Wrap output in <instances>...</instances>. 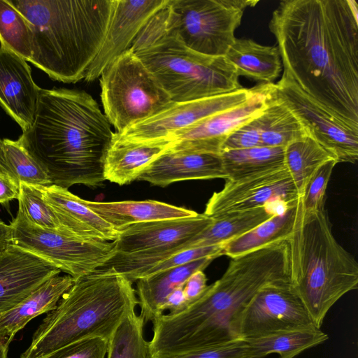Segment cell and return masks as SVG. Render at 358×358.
<instances>
[{
    "label": "cell",
    "mask_w": 358,
    "mask_h": 358,
    "mask_svg": "<svg viewBox=\"0 0 358 358\" xmlns=\"http://www.w3.org/2000/svg\"><path fill=\"white\" fill-rule=\"evenodd\" d=\"M224 57L236 68L238 76L273 83L282 65L277 46L259 44L252 39L236 38Z\"/></svg>",
    "instance_id": "obj_25"
},
{
    "label": "cell",
    "mask_w": 358,
    "mask_h": 358,
    "mask_svg": "<svg viewBox=\"0 0 358 358\" xmlns=\"http://www.w3.org/2000/svg\"><path fill=\"white\" fill-rule=\"evenodd\" d=\"M84 203L115 229L155 220L196 216V212L155 200L96 202L83 199Z\"/></svg>",
    "instance_id": "obj_24"
},
{
    "label": "cell",
    "mask_w": 358,
    "mask_h": 358,
    "mask_svg": "<svg viewBox=\"0 0 358 358\" xmlns=\"http://www.w3.org/2000/svg\"><path fill=\"white\" fill-rule=\"evenodd\" d=\"M9 346L0 340V358H8V351Z\"/></svg>",
    "instance_id": "obj_45"
},
{
    "label": "cell",
    "mask_w": 358,
    "mask_h": 358,
    "mask_svg": "<svg viewBox=\"0 0 358 358\" xmlns=\"http://www.w3.org/2000/svg\"><path fill=\"white\" fill-rule=\"evenodd\" d=\"M96 101L84 91L41 89L31 127L17 139L52 185L103 186L114 133Z\"/></svg>",
    "instance_id": "obj_3"
},
{
    "label": "cell",
    "mask_w": 358,
    "mask_h": 358,
    "mask_svg": "<svg viewBox=\"0 0 358 358\" xmlns=\"http://www.w3.org/2000/svg\"><path fill=\"white\" fill-rule=\"evenodd\" d=\"M258 1L168 0L150 22L187 48L210 57H224L234 43L243 12Z\"/></svg>",
    "instance_id": "obj_8"
},
{
    "label": "cell",
    "mask_w": 358,
    "mask_h": 358,
    "mask_svg": "<svg viewBox=\"0 0 358 358\" xmlns=\"http://www.w3.org/2000/svg\"><path fill=\"white\" fill-rule=\"evenodd\" d=\"M160 358H250L244 339L236 338L220 344Z\"/></svg>",
    "instance_id": "obj_39"
},
{
    "label": "cell",
    "mask_w": 358,
    "mask_h": 358,
    "mask_svg": "<svg viewBox=\"0 0 358 358\" xmlns=\"http://www.w3.org/2000/svg\"><path fill=\"white\" fill-rule=\"evenodd\" d=\"M207 287V278L203 271H197L192 273L183 286L187 306L200 298Z\"/></svg>",
    "instance_id": "obj_41"
},
{
    "label": "cell",
    "mask_w": 358,
    "mask_h": 358,
    "mask_svg": "<svg viewBox=\"0 0 358 358\" xmlns=\"http://www.w3.org/2000/svg\"><path fill=\"white\" fill-rule=\"evenodd\" d=\"M10 224H6L0 219V255L10 243Z\"/></svg>",
    "instance_id": "obj_44"
},
{
    "label": "cell",
    "mask_w": 358,
    "mask_h": 358,
    "mask_svg": "<svg viewBox=\"0 0 358 358\" xmlns=\"http://www.w3.org/2000/svg\"><path fill=\"white\" fill-rule=\"evenodd\" d=\"M183 285L174 289L166 298L162 312L169 310V314H176L185 310L187 305L184 294Z\"/></svg>",
    "instance_id": "obj_43"
},
{
    "label": "cell",
    "mask_w": 358,
    "mask_h": 358,
    "mask_svg": "<svg viewBox=\"0 0 358 358\" xmlns=\"http://www.w3.org/2000/svg\"><path fill=\"white\" fill-rule=\"evenodd\" d=\"M0 44L27 62L32 57L29 22L9 0H0Z\"/></svg>",
    "instance_id": "obj_33"
},
{
    "label": "cell",
    "mask_w": 358,
    "mask_h": 358,
    "mask_svg": "<svg viewBox=\"0 0 358 358\" xmlns=\"http://www.w3.org/2000/svg\"><path fill=\"white\" fill-rule=\"evenodd\" d=\"M358 10L352 0H284L268 24L282 76L358 129Z\"/></svg>",
    "instance_id": "obj_1"
},
{
    "label": "cell",
    "mask_w": 358,
    "mask_h": 358,
    "mask_svg": "<svg viewBox=\"0 0 358 358\" xmlns=\"http://www.w3.org/2000/svg\"><path fill=\"white\" fill-rule=\"evenodd\" d=\"M145 324L136 312L127 316L108 339L107 358H150L149 341L143 334Z\"/></svg>",
    "instance_id": "obj_34"
},
{
    "label": "cell",
    "mask_w": 358,
    "mask_h": 358,
    "mask_svg": "<svg viewBox=\"0 0 358 358\" xmlns=\"http://www.w3.org/2000/svg\"><path fill=\"white\" fill-rule=\"evenodd\" d=\"M108 340L91 337L68 344L45 358H105Z\"/></svg>",
    "instance_id": "obj_38"
},
{
    "label": "cell",
    "mask_w": 358,
    "mask_h": 358,
    "mask_svg": "<svg viewBox=\"0 0 358 358\" xmlns=\"http://www.w3.org/2000/svg\"><path fill=\"white\" fill-rule=\"evenodd\" d=\"M100 85L105 115L117 133L155 115L173 103L130 48L103 71Z\"/></svg>",
    "instance_id": "obj_9"
},
{
    "label": "cell",
    "mask_w": 358,
    "mask_h": 358,
    "mask_svg": "<svg viewBox=\"0 0 358 358\" xmlns=\"http://www.w3.org/2000/svg\"><path fill=\"white\" fill-rule=\"evenodd\" d=\"M171 145L167 140L133 141L114 133L104 164L106 180L119 185L131 183Z\"/></svg>",
    "instance_id": "obj_21"
},
{
    "label": "cell",
    "mask_w": 358,
    "mask_h": 358,
    "mask_svg": "<svg viewBox=\"0 0 358 358\" xmlns=\"http://www.w3.org/2000/svg\"><path fill=\"white\" fill-rule=\"evenodd\" d=\"M276 96L294 112L308 135L318 142L337 163L355 164L358 159V129L303 92L282 76L275 84Z\"/></svg>",
    "instance_id": "obj_11"
},
{
    "label": "cell",
    "mask_w": 358,
    "mask_h": 358,
    "mask_svg": "<svg viewBox=\"0 0 358 358\" xmlns=\"http://www.w3.org/2000/svg\"><path fill=\"white\" fill-rule=\"evenodd\" d=\"M0 169L20 183L33 186L52 185L44 169L18 140L0 139Z\"/></svg>",
    "instance_id": "obj_32"
},
{
    "label": "cell",
    "mask_w": 358,
    "mask_h": 358,
    "mask_svg": "<svg viewBox=\"0 0 358 358\" xmlns=\"http://www.w3.org/2000/svg\"><path fill=\"white\" fill-rule=\"evenodd\" d=\"M19 194L20 182L0 169V203L6 204L13 199H17Z\"/></svg>",
    "instance_id": "obj_42"
},
{
    "label": "cell",
    "mask_w": 358,
    "mask_h": 358,
    "mask_svg": "<svg viewBox=\"0 0 358 358\" xmlns=\"http://www.w3.org/2000/svg\"><path fill=\"white\" fill-rule=\"evenodd\" d=\"M275 96L274 83L256 85L243 103L212 115L175 134L170 149L220 154L226 139L238 127L262 113Z\"/></svg>",
    "instance_id": "obj_14"
},
{
    "label": "cell",
    "mask_w": 358,
    "mask_h": 358,
    "mask_svg": "<svg viewBox=\"0 0 358 358\" xmlns=\"http://www.w3.org/2000/svg\"><path fill=\"white\" fill-rule=\"evenodd\" d=\"M259 121L262 146L285 148L309 136L298 116L276 93L259 115Z\"/></svg>",
    "instance_id": "obj_28"
},
{
    "label": "cell",
    "mask_w": 358,
    "mask_h": 358,
    "mask_svg": "<svg viewBox=\"0 0 358 358\" xmlns=\"http://www.w3.org/2000/svg\"><path fill=\"white\" fill-rule=\"evenodd\" d=\"M285 165L301 198L313 174L324 163L335 159L310 136L296 140L285 148ZM336 160V159H335Z\"/></svg>",
    "instance_id": "obj_31"
},
{
    "label": "cell",
    "mask_w": 358,
    "mask_h": 358,
    "mask_svg": "<svg viewBox=\"0 0 358 358\" xmlns=\"http://www.w3.org/2000/svg\"><path fill=\"white\" fill-rule=\"evenodd\" d=\"M222 255H224L222 245L184 250L172 255L166 259L150 266L142 272L138 277L137 280L162 271L184 265L196 259L205 257H213L215 259Z\"/></svg>",
    "instance_id": "obj_37"
},
{
    "label": "cell",
    "mask_w": 358,
    "mask_h": 358,
    "mask_svg": "<svg viewBox=\"0 0 358 358\" xmlns=\"http://www.w3.org/2000/svg\"><path fill=\"white\" fill-rule=\"evenodd\" d=\"M168 0H113L110 23L101 48L85 76L92 82L114 59L128 50L141 29Z\"/></svg>",
    "instance_id": "obj_16"
},
{
    "label": "cell",
    "mask_w": 358,
    "mask_h": 358,
    "mask_svg": "<svg viewBox=\"0 0 358 358\" xmlns=\"http://www.w3.org/2000/svg\"><path fill=\"white\" fill-rule=\"evenodd\" d=\"M214 259L213 257L196 259L137 280L136 293L141 309L140 315L145 323L152 322L164 314L162 307L168 296L177 287L183 285L192 273L203 271Z\"/></svg>",
    "instance_id": "obj_23"
},
{
    "label": "cell",
    "mask_w": 358,
    "mask_h": 358,
    "mask_svg": "<svg viewBox=\"0 0 358 358\" xmlns=\"http://www.w3.org/2000/svg\"><path fill=\"white\" fill-rule=\"evenodd\" d=\"M129 48L173 102L200 99L243 87L236 68L224 57L195 52L164 34L150 20Z\"/></svg>",
    "instance_id": "obj_7"
},
{
    "label": "cell",
    "mask_w": 358,
    "mask_h": 358,
    "mask_svg": "<svg viewBox=\"0 0 358 358\" xmlns=\"http://www.w3.org/2000/svg\"><path fill=\"white\" fill-rule=\"evenodd\" d=\"M10 226V243L47 261L74 280L95 271L114 253L113 242L82 239L44 229L19 211Z\"/></svg>",
    "instance_id": "obj_10"
},
{
    "label": "cell",
    "mask_w": 358,
    "mask_h": 358,
    "mask_svg": "<svg viewBox=\"0 0 358 358\" xmlns=\"http://www.w3.org/2000/svg\"><path fill=\"white\" fill-rule=\"evenodd\" d=\"M69 275L49 278L14 308L0 316V340L7 345L32 319L54 310L63 294L73 284Z\"/></svg>",
    "instance_id": "obj_22"
},
{
    "label": "cell",
    "mask_w": 358,
    "mask_h": 358,
    "mask_svg": "<svg viewBox=\"0 0 358 358\" xmlns=\"http://www.w3.org/2000/svg\"><path fill=\"white\" fill-rule=\"evenodd\" d=\"M213 178L227 179L220 154L169 148L150 164L137 180L164 187L182 180Z\"/></svg>",
    "instance_id": "obj_19"
},
{
    "label": "cell",
    "mask_w": 358,
    "mask_h": 358,
    "mask_svg": "<svg viewBox=\"0 0 358 358\" xmlns=\"http://www.w3.org/2000/svg\"><path fill=\"white\" fill-rule=\"evenodd\" d=\"M17 200L18 211L31 223L65 234L52 208L44 200L40 186L20 182Z\"/></svg>",
    "instance_id": "obj_35"
},
{
    "label": "cell",
    "mask_w": 358,
    "mask_h": 358,
    "mask_svg": "<svg viewBox=\"0 0 358 358\" xmlns=\"http://www.w3.org/2000/svg\"><path fill=\"white\" fill-rule=\"evenodd\" d=\"M255 90L256 86L252 88L242 87L213 96L173 102L155 115L117 134L122 138L133 141H169L178 131L212 115L243 103L252 96Z\"/></svg>",
    "instance_id": "obj_13"
},
{
    "label": "cell",
    "mask_w": 358,
    "mask_h": 358,
    "mask_svg": "<svg viewBox=\"0 0 358 358\" xmlns=\"http://www.w3.org/2000/svg\"><path fill=\"white\" fill-rule=\"evenodd\" d=\"M132 283L121 274L100 268L74 280L56 308L47 313L20 358H45L87 338L108 340L138 305Z\"/></svg>",
    "instance_id": "obj_5"
},
{
    "label": "cell",
    "mask_w": 358,
    "mask_h": 358,
    "mask_svg": "<svg viewBox=\"0 0 358 358\" xmlns=\"http://www.w3.org/2000/svg\"><path fill=\"white\" fill-rule=\"evenodd\" d=\"M337 162L331 159L324 163L313 174L306 184L301 199L303 216L324 210V196L333 169Z\"/></svg>",
    "instance_id": "obj_36"
},
{
    "label": "cell",
    "mask_w": 358,
    "mask_h": 358,
    "mask_svg": "<svg viewBox=\"0 0 358 358\" xmlns=\"http://www.w3.org/2000/svg\"><path fill=\"white\" fill-rule=\"evenodd\" d=\"M284 150L258 146L221 152L226 180H237L284 167Z\"/></svg>",
    "instance_id": "obj_30"
},
{
    "label": "cell",
    "mask_w": 358,
    "mask_h": 358,
    "mask_svg": "<svg viewBox=\"0 0 358 358\" xmlns=\"http://www.w3.org/2000/svg\"></svg>",
    "instance_id": "obj_46"
},
{
    "label": "cell",
    "mask_w": 358,
    "mask_h": 358,
    "mask_svg": "<svg viewBox=\"0 0 358 358\" xmlns=\"http://www.w3.org/2000/svg\"><path fill=\"white\" fill-rule=\"evenodd\" d=\"M328 338L327 334L313 327L244 340L250 358H264L271 354H278L280 358H294L306 350L323 343Z\"/></svg>",
    "instance_id": "obj_27"
},
{
    "label": "cell",
    "mask_w": 358,
    "mask_h": 358,
    "mask_svg": "<svg viewBox=\"0 0 358 358\" xmlns=\"http://www.w3.org/2000/svg\"><path fill=\"white\" fill-rule=\"evenodd\" d=\"M275 215L271 206L232 213L213 219L212 224L195 237L191 248L222 245L255 228Z\"/></svg>",
    "instance_id": "obj_29"
},
{
    "label": "cell",
    "mask_w": 358,
    "mask_h": 358,
    "mask_svg": "<svg viewBox=\"0 0 358 358\" xmlns=\"http://www.w3.org/2000/svg\"><path fill=\"white\" fill-rule=\"evenodd\" d=\"M289 282L288 245L280 241L231 258L222 276L196 301L152 323L150 357L192 351L238 338V317L254 295L271 284Z\"/></svg>",
    "instance_id": "obj_2"
},
{
    "label": "cell",
    "mask_w": 358,
    "mask_h": 358,
    "mask_svg": "<svg viewBox=\"0 0 358 358\" xmlns=\"http://www.w3.org/2000/svg\"><path fill=\"white\" fill-rule=\"evenodd\" d=\"M41 90L27 61L0 46V105L22 132L33 123Z\"/></svg>",
    "instance_id": "obj_18"
},
{
    "label": "cell",
    "mask_w": 358,
    "mask_h": 358,
    "mask_svg": "<svg viewBox=\"0 0 358 358\" xmlns=\"http://www.w3.org/2000/svg\"><path fill=\"white\" fill-rule=\"evenodd\" d=\"M291 176L284 167L237 180H226L213 194L203 214L212 219L265 206L275 201L292 203L299 199Z\"/></svg>",
    "instance_id": "obj_15"
},
{
    "label": "cell",
    "mask_w": 358,
    "mask_h": 358,
    "mask_svg": "<svg viewBox=\"0 0 358 358\" xmlns=\"http://www.w3.org/2000/svg\"><path fill=\"white\" fill-rule=\"evenodd\" d=\"M317 327L289 282L259 290L240 313L236 334L254 338L295 329Z\"/></svg>",
    "instance_id": "obj_12"
},
{
    "label": "cell",
    "mask_w": 358,
    "mask_h": 358,
    "mask_svg": "<svg viewBox=\"0 0 358 358\" xmlns=\"http://www.w3.org/2000/svg\"><path fill=\"white\" fill-rule=\"evenodd\" d=\"M259 115L236 129L223 143L221 152L262 146Z\"/></svg>",
    "instance_id": "obj_40"
},
{
    "label": "cell",
    "mask_w": 358,
    "mask_h": 358,
    "mask_svg": "<svg viewBox=\"0 0 358 358\" xmlns=\"http://www.w3.org/2000/svg\"><path fill=\"white\" fill-rule=\"evenodd\" d=\"M32 34L29 62L52 80L76 83L99 53L113 0H9Z\"/></svg>",
    "instance_id": "obj_4"
},
{
    "label": "cell",
    "mask_w": 358,
    "mask_h": 358,
    "mask_svg": "<svg viewBox=\"0 0 358 358\" xmlns=\"http://www.w3.org/2000/svg\"><path fill=\"white\" fill-rule=\"evenodd\" d=\"M60 271L12 243L0 255V316Z\"/></svg>",
    "instance_id": "obj_17"
},
{
    "label": "cell",
    "mask_w": 358,
    "mask_h": 358,
    "mask_svg": "<svg viewBox=\"0 0 358 358\" xmlns=\"http://www.w3.org/2000/svg\"><path fill=\"white\" fill-rule=\"evenodd\" d=\"M40 187L44 200L52 208L66 234L108 242L119 236L120 231L90 209L83 199L55 185Z\"/></svg>",
    "instance_id": "obj_20"
},
{
    "label": "cell",
    "mask_w": 358,
    "mask_h": 358,
    "mask_svg": "<svg viewBox=\"0 0 358 358\" xmlns=\"http://www.w3.org/2000/svg\"><path fill=\"white\" fill-rule=\"evenodd\" d=\"M286 241L289 283L320 329L331 308L357 289V262L334 236L325 210L307 216L301 210Z\"/></svg>",
    "instance_id": "obj_6"
},
{
    "label": "cell",
    "mask_w": 358,
    "mask_h": 358,
    "mask_svg": "<svg viewBox=\"0 0 358 358\" xmlns=\"http://www.w3.org/2000/svg\"><path fill=\"white\" fill-rule=\"evenodd\" d=\"M301 211V199L284 213L273 215L247 233L222 244L224 255L234 258L282 241L292 235Z\"/></svg>",
    "instance_id": "obj_26"
}]
</instances>
